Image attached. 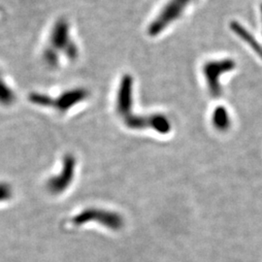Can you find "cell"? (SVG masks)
I'll use <instances>...</instances> for the list:
<instances>
[{
    "instance_id": "6da1fadb",
    "label": "cell",
    "mask_w": 262,
    "mask_h": 262,
    "mask_svg": "<svg viewBox=\"0 0 262 262\" xmlns=\"http://www.w3.org/2000/svg\"><path fill=\"white\" fill-rule=\"evenodd\" d=\"M235 68L236 61L230 57L213 59L205 62L202 71L205 79L207 90L213 98L217 99L223 94L221 78L227 73L232 72Z\"/></svg>"
},
{
    "instance_id": "7a4b0ae2",
    "label": "cell",
    "mask_w": 262,
    "mask_h": 262,
    "mask_svg": "<svg viewBox=\"0 0 262 262\" xmlns=\"http://www.w3.org/2000/svg\"><path fill=\"white\" fill-rule=\"evenodd\" d=\"M194 1L195 0H168L149 26L148 32L150 36L155 37L161 34L173 23L178 20Z\"/></svg>"
},
{
    "instance_id": "3957f363",
    "label": "cell",
    "mask_w": 262,
    "mask_h": 262,
    "mask_svg": "<svg viewBox=\"0 0 262 262\" xmlns=\"http://www.w3.org/2000/svg\"><path fill=\"white\" fill-rule=\"evenodd\" d=\"M55 51H60L66 54L69 58L77 57V47L70 38L69 25L64 19L58 20L52 29L50 36V49L45 55L55 53Z\"/></svg>"
},
{
    "instance_id": "277c9868",
    "label": "cell",
    "mask_w": 262,
    "mask_h": 262,
    "mask_svg": "<svg viewBox=\"0 0 262 262\" xmlns=\"http://www.w3.org/2000/svg\"><path fill=\"white\" fill-rule=\"evenodd\" d=\"M86 94L84 90H74L71 92H67L66 94H62L61 96H59L56 101L52 100L50 97L48 96H43V95H33L30 97L31 101L33 103L38 104V105H44V106H50V105H54L57 107L58 109H60L61 111H66L67 109L71 108L73 105L77 104V102L81 101L85 98Z\"/></svg>"
},
{
    "instance_id": "5b68a950",
    "label": "cell",
    "mask_w": 262,
    "mask_h": 262,
    "mask_svg": "<svg viewBox=\"0 0 262 262\" xmlns=\"http://www.w3.org/2000/svg\"><path fill=\"white\" fill-rule=\"evenodd\" d=\"M230 29L234 32L235 35L240 38L244 43H246L253 52L262 59V45L253 34L237 20H232L229 25Z\"/></svg>"
},
{
    "instance_id": "8992f818",
    "label": "cell",
    "mask_w": 262,
    "mask_h": 262,
    "mask_svg": "<svg viewBox=\"0 0 262 262\" xmlns=\"http://www.w3.org/2000/svg\"><path fill=\"white\" fill-rule=\"evenodd\" d=\"M212 124L215 130L226 132L232 125V120L227 108L223 105L216 106L212 113Z\"/></svg>"
},
{
    "instance_id": "52a82bcc",
    "label": "cell",
    "mask_w": 262,
    "mask_h": 262,
    "mask_svg": "<svg viewBox=\"0 0 262 262\" xmlns=\"http://www.w3.org/2000/svg\"><path fill=\"white\" fill-rule=\"evenodd\" d=\"M73 165H74L73 159H66V167H64V171H63V174L61 175V177H58L55 181H52L50 183V187L52 190H55V191L62 190L63 189V184H62L63 181L62 180H64L66 186L70 182V178H71L72 172H73Z\"/></svg>"
},
{
    "instance_id": "ba28073f",
    "label": "cell",
    "mask_w": 262,
    "mask_h": 262,
    "mask_svg": "<svg viewBox=\"0 0 262 262\" xmlns=\"http://www.w3.org/2000/svg\"><path fill=\"white\" fill-rule=\"evenodd\" d=\"M10 196V188L5 185H0V201L5 200Z\"/></svg>"
},
{
    "instance_id": "9c48e42d",
    "label": "cell",
    "mask_w": 262,
    "mask_h": 262,
    "mask_svg": "<svg viewBox=\"0 0 262 262\" xmlns=\"http://www.w3.org/2000/svg\"><path fill=\"white\" fill-rule=\"evenodd\" d=\"M260 14H261V23H262V4H261V6H260Z\"/></svg>"
}]
</instances>
